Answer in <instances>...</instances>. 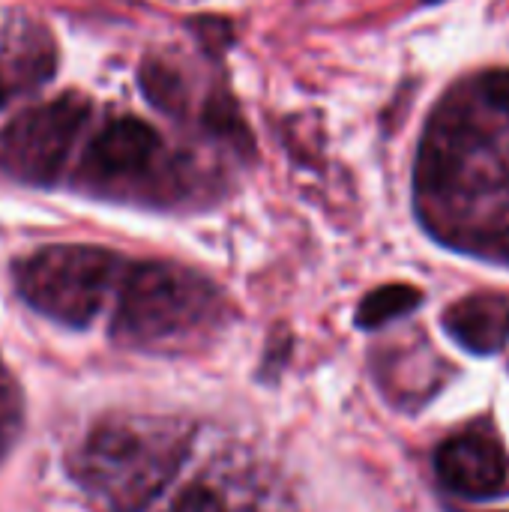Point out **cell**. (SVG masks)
<instances>
[{
    "label": "cell",
    "mask_w": 509,
    "mask_h": 512,
    "mask_svg": "<svg viewBox=\"0 0 509 512\" xmlns=\"http://www.w3.org/2000/svg\"><path fill=\"white\" fill-rule=\"evenodd\" d=\"M423 294L414 285H384L375 288L372 294L363 297L360 309H357V327L363 330H375L384 327L408 312H414L420 306Z\"/></svg>",
    "instance_id": "obj_7"
},
{
    "label": "cell",
    "mask_w": 509,
    "mask_h": 512,
    "mask_svg": "<svg viewBox=\"0 0 509 512\" xmlns=\"http://www.w3.org/2000/svg\"><path fill=\"white\" fill-rule=\"evenodd\" d=\"M114 273L117 255L108 249L63 243L24 258L15 270V285L36 312L66 327H87L102 309Z\"/></svg>",
    "instance_id": "obj_1"
},
{
    "label": "cell",
    "mask_w": 509,
    "mask_h": 512,
    "mask_svg": "<svg viewBox=\"0 0 509 512\" xmlns=\"http://www.w3.org/2000/svg\"><path fill=\"white\" fill-rule=\"evenodd\" d=\"M21 87V81L18 78H12V75H6V69L0 66V108L15 96V90Z\"/></svg>",
    "instance_id": "obj_11"
},
{
    "label": "cell",
    "mask_w": 509,
    "mask_h": 512,
    "mask_svg": "<svg viewBox=\"0 0 509 512\" xmlns=\"http://www.w3.org/2000/svg\"><path fill=\"white\" fill-rule=\"evenodd\" d=\"M141 90L162 111H177L183 105V84H180L177 72L156 60L141 66Z\"/></svg>",
    "instance_id": "obj_8"
},
{
    "label": "cell",
    "mask_w": 509,
    "mask_h": 512,
    "mask_svg": "<svg viewBox=\"0 0 509 512\" xmlns=\"http://www.w3.org/2000/svg\"><path fill=\"white\" fill-rule=\"evenodd\" d=\"M444 330L471 354H498L509 342V300L501 294H474L444 312Z\"/></svg>",
    "instance_id": "obj_5"
},
{
    "label": "cell",
    "mask_w": 509,
    "mask_h": 512,
    "mask_svg": "<svg viewBox=\"0 0 509 512\" xmlns=\"http://www.w3.org/2000/svg\"><path fill=\"white\" fill-rule=\"evenodd\" d=\"M171 512H228L225 501L210 486H189L177 495Z\"/></svg>",
    "instance_id": "obj_9"
},
{
    "label": "cell",
    "mask_w": 509,
    "mask_h": 512,
    "mask_svg": "<svg viewBox=\"0 0 509 512\" xmlns=\"http://www.w3.org/2000/svg\"><path fill=\"white\" fill-rule=\"evenodd\" d=\"M159 150V132L138 120L120 117L108 123L90 144V165L102 174H132L141 171Z\"/></svg>",
    "instance_id": "obj_6"
},
{
    "label": "cell",
    "mask_w": 509,
    "mask_h": 512,
    "mask_svg": "<svg viewBox=\"0 0 509 512\" xmlns=\"http://www.w3.org/2000/svg\"><path fill=\"white\" fill-rule=\"evenodd\" d=\"M480 93H483V99H486L492 108L507 111L509 114V66L507 69H492V72H486L483 81H480Z\"/></svg>",
    "instance_id": "obj_10"
},
{
    "label": "cell",
    "mask_w": 509,
    "mask_h": 512,
    "mask_svg": "<svg viewBox=\"0 0 509 512\" xmlns=\"http://www.w3.org/2000/svg\"><path fill=\"white\" fill-rule=\"evenodd\" d=\"M210 309V291L192 273L168 264H138L129 270L117 327L135 342H162L192 330Z\"/></svg>",
    "instance_id": "obj_2"
},
{
    "label": "cell",
    "mask_w": 509,
    "mask_h": 512,
    "mask_svg": "<svg viewBox=\"0 0 509 512\" xmlns=\"http://www.w3.org/2000/svg\"><path fill=\"white\" fill-rule=\"evenodd\" d=\"M90 105L69 93L24 111L0 132V171L24 183H51L87 120Z\"/></svg>",
    "instance_id": "obj_3"
},
{
    "label": "cell",
    "mask_w": 509,
    "mask_h": 512,
    "mask_svg": "<svg viewBox=\"0 0 509 512\" xmlns=\"http://www.w3.org/2000/svg\"><path fill=\"white\" fill-rule=\"evenodd\" d=\"M441 486L459 498L489 501L509 495V456L489 429H468L447 438L435 453Z\"/></svg>",
    "instance_id": "obj_4"
}]
</instances>
